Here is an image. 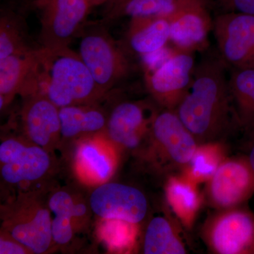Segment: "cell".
<instances>
[{
  "label": "cell",
  "instance_id": "5b68a950",
  "mask_svg": "<svg viewBox=\"0 0 254 254\" xmlns=\"http://www.w3.org/2000/svg\"><path fill=\"white\" fill-rule=\"evenodd\" d=\"M54 168L52 153L23 137H8L0 144L1 182L19 191L35 189ZM18 191V192H19Z\"/></svg>",
  "mask_w": 254,
  "mask_h": 254
},
{
  "label": "cell",
  "instance_id": "603a6c76",
  "mask_svg": "<svg viewBox=\"0 0 254 254\" xmlns=\"http://www.w3.org/2000/svg\"><path fill=\"white\" fill-rule=\"evenodd\" d=\"M142 247L145 254L187 253L178 230L167 215H157L148 222Z\"/></svg>",
  "mask_w": 254,
  "mask_h": 254
},
{
  "label": "cell",
  "instance_id": "2e32d148",
  "mask_svg": "<svg viewBox=\"0 0 254 254\" xmlns=\"http://www.w3.org/2000/svg\"><path fill=\"white\" fill-rule=\"evenodd\" d=\"M168 18L170 41L177 50L191 53L206 46L213 21L202 0H182Z\"/></svg>",
  "mask_w": 254,
  "mask_h": 254
},
{
  "label": "cell",
  "instance_id": "52a82bcc",
  "mask_svg": "<svg viewBox=\"0 0 254 254\" xmlns=\"http://www.w3.org/2000/svg\"><path fill=\"white\" fill-rule=\"evenodd\" d=\"M190 52L176 50L158 67L145 70V83L153 99L164 109H176L190 90L195 70Z\"/></svg>",
  "mask_w": 254,
  "mask_h": 254
},
{
  "label": "cell",
  "instance_id": "ffe728a7",
  "mask_svg": "<svg viewBox=\"0 0 254 254\" xmlns=\"http://www.w3.org/2000/svg\"><path fill=\"white\" fill-rule=\"evenodd\" d=\"M38 49L10 55L0 60V108L4 109L21 94L36 64Z\"/></svg>",
  "mask_w": 254,
  "mask_h": 254
},
{
  "label": "cell",
  "instance_id": "277c9868",
  "mask_svg": "<svg viewBox=\"0 0 254 254\" xmlns=\"http://www.w3.org/2000/svg\"><path fill=\"white\" fill-rule=\"evenodd\" d=\"M198 143L175 110L155 114L143 155L160 172L182 171L190 161Z\"/></svg>",
  "mask_w": 254,
  "mask_h": 254
},
{
  "label": "cell",
  "instance_id": "ba28073f",
  "mask_svg": "<svg viewBox=\"0 0 254 254\" xmlns=\"http://www.w3.org/2000/svg\"><path fill=\"white\" fill-rule=\"evenodd\" d=\"M213 30L222 63L254 68V14L226 11L214 19Z\"/></svg>",
  "mask_w": 254,
  "mask_h": 254
},
{
  "label": "cell",
  "instance_id": "4fadbf2b",
  "mask_svg": "<svg viewBox=\"0 0 254 254\" xmlns=\"http://www.w3.org/2000/svg\"><path fill=\"white\" fill-rule=\"evenodd\" d=\"M155 114L148 113V108L141 103L123 102L108 116L105 136L121 149L142 150L149 136Z\"/></svg>",
  "mask_w": 254,
  "mask_h": 254
},
{
  "label": "cell",
  "instance_id": "44dd1931",
  "mask_svg": "<svg viewBox=\"0 0 254 254\" xmlns=\"http://www.w3.org/2000/svg\"><path fill=\"white\" fill-rule=\"evenodd\" d=\"M169 206L183 226L191 229L203 202L198 185L186 177L172 175L165 187Z\"/></svg>",
  "mask_w": 254,
  "mask_h": 254
},
{
  "label": "cell",
  "instance_id": "d6986e66",
  "mask_svg": "<svg viewBox=\"0 0 254 254\" xmlns=\"http://www.w3.org/2000/svg\"><path fill=\"white\" fill-rule=\"evenodd\" d=\"M127 41L132 51L141 56L163 49L170 41V23L168 16L131 18L127 31Z\"/></svg>",
  "mask_w": 254,
  "mask_h": 254
},
{
  "label": "cell",
  "instance_id": "83f0119b",
  "mask_svg": "<svg viewBox=\"0 0 254 254\" xmlns=\"http://www.w3.org/2000/svg\"><path fill=\"white\" fill-rule=\"evenodd\" d=\"M226 11L254 14V0H219Z\"/></svg>",
  "mask_w": 254,
  "mask_h": 254
},
{
  "label": "cell",
  "instance_id": "d4e9b609",
  "mask_svg": "<svg viewBox=\"0 0 254 254\" xmlns=\"http://www.w3.org/2000/svg\"><path fill=\"white\" fill-rule=\"evenodd\" d=\"M182 0H113L105 21L124 16L131 18L168 16L173 14Z\"/></svg>",
  "mask_w": 254,
  "mask_h": 254
},
{
  "label": "cell",
  "instance_id": "9a60e30c",
  "mask_svg": "<svg viewBox=\"0 0 254 254\" xmlns=\"http://www.w3.org/2000/svg\"><path fill=\"white\" fill-rule=\"evenodd\" d=\"M25 98L21 111L23 137L53 153L61 144L60 108L43 95Z\"/></svg>",
  "mask_w": 254,
  "mask_h": 254
},
{
  "label": "cell",
  "instance_id": "4dcf8cb0",
  "mask_svg": "<svg viewBox=\"0 0 254 254\" xmlns=\"http://www.w3.org/2000/svg\"><path fill=\"white\" fill-rule=\"evenodd\" d=\"M23 1H25V2H26V1H31V2H34L35 1H36V0H23Z\"/></svg>",
  "mask_w": 254,
  "mask_h": 254
},
{
  "label": "cell",
  "instance_id": "3957f363",
  "mask_svg": "<svg viewBox=\"0 0 254 254\" xmlns=\"http://www.w3.org/2000/svg\"><path fill=\"white\" fill-rule=\"evenodd\" d=\"M1 230L31 254L49 253L55 246L48 197L43 189L19 191L1 205Z\"/></svg>",
  "mask_w": 254,
  "mask_h": 254
},
{
  "label": "cell",
  "instance_id": "9c48e42d",
  "mask_svg": "<svg viewBox=\"0 0 254 254\" xmlns=\"http://www.w3.org/2000/svg\"><path fill=\"white\" fill-rule=\"evenodd\" d=\"M41 11L43 48H66L92 7L91 0H36Z\"/></svg>",
  "mask_w": 254,
  "mask_h": 254
},
{
  "label": "cell",
  "instance_id": "6da1fadb",
  "mask_svg": "<svg viewBox=\"0 0 254 254\" xmlns=\"http://www.w3.org/2000/svg\"><path fill=\"white\" fill-rule=\"evenodd\" d=\"M198 144L220 141L237 124L224 63L206 60L195 66L190 90L175 110Z\"/></svg>",
  "mask_w": 254,
  "mask_h": 254
},
{
  "label": "cell",
  "instance_id": "cb8c5ba5",
  "mask_svg": "<svg viewBox=\"0 0 254 254\" xmlns=\"http://www.w3.org/2000/svg\"><path fill=\"white\" fill-rule=\"evenodd\" d=\"M226 158V148L221 141L201 143L180 174L198 185L208 182Z\"/></svg>",
  "mask_w": 254,
  "mask_h": 254
},
{
  "label": "cell",
  "instance_id": "f546056e",
  "mask_svg": "<svg viewBox=\"0 0 254 254\" xmlns=\"http://www.w3.org/2000/svg\"><path fill=\"white\" fill-rule=\"evenodd\" d=\"M108 1H109V0H91V2L92 6H93L103 4V3L106 2Z\"/></svg>",
  "mask_w": 254,
  "mask_h": 254
},
{
  "label": "cell",
  "instance_id": "ac0fdd59",
  "mask_svg": "<svg viewBox=\"0 0 254 254\" xmlns=\"http://www.w3.org/2000/svg\"><path fill=\"white\" fill-rule=\"evenodd\" d=\"M108 117L94 105H76L60 108L61 143L105 133Z\"/></svg>",
  "mask_w": 254,
  "mask_h": 254
},
{
  "label": "cell",
  "instance_id": "7c38bea8",
  "mask_svg": "<svg viewBox=\"0 0 254 254\" xmlns=\"http://www.w3.org/2000/svg\"><path fill=\"white\" fill-rule=\"evenodd\" d=\"M88 203L93 213L100 218L134 225L143 222L148 211V200L141 190L118 182H105L95 187Z\"/></svg>",
  "mask_w": 254,
  "mask_h": 254
},
{
  "label": "cell",
  "instance_id": "7402d4cb",
  "mask_svg": "<svg viewBox=\"0 0 254 254\" xmlns=\"http://www.w3.org/2000/svg\"><path fill=\"white\" fill-rule=\"evenodd\" d=\"M237 125L254 136V68H234L228 80Z\"/></svg>",
  "mask_w": 254,
  "mask_h": 254
},
{
  "label": "cell",
  "instance_id": "30bf717a",
  "mask_svg": "<svg viewBox=\"0 0 254 254\" xmlns=\"http://www.w3.org/2000/svg\"><path fill=\"white\" fill-rule=\"evenodd\" d=\"M254 193V170L247 157L226 158L208 182L206 196L218 210L241 206Z\"/></svg>",
  "mask_w": 254,
  "mask_h": 254
},
{
  "label": "cell",
  "instance_id": "484cf974",
  "mask_svg": "<svg viewBox=\"0 0 254 254\" xmlns=\"http://www.w3.org/2000/svg\"><path fill=\"white\" fill-rule=\"evenodd\" d=\"M33 49L28 46L20 18L11 13L1 14L0 19V60L10 55Z\"/></svg>",
  "mask_w": 254,
  "mask_h": 254
},
{
  "label": "cell",
  "instance_id": "4316f807",
  "mask_svg": "<svg viewBox=\"0 0 254 254\" xmlns=\"http://www.w3.org/2000/svg\"><path fill=\"white\" fill-rule=\"evenodd\" d=\"M31 254V252L24 245L15 240L12 237L10 236L6 232L1 230L0 254Z\"/></svg>",
  "mask_w": 254,
  "mask_h": 254
},
{
  "label": "cell",
  "instance_id": "e0dca14e",
  "mask_svg": "<svg viewBox=\"0 0 254 254\" xmlns=\"http://www.w3.org/2000/svg\"><path fill=\"white\" fill-rule=\"evenodd\" d=\"M105 133L83 138L76 142L75 167L79 176L93 184L105 183L113 175L116 167L114 147Z\"/></svg>",
  "mask_w": 254,
  "mask_h": 254
},
{
  "label": "cell",
  "instance_id": "f1b7e54d",
  "mask_svg": "<svg viewBox=\"0 0 254 254\" xmlns=\"http://www.w3.org/2000/svg\"><path fill=\"white\" fill-rule=\"evenodd\" d=\"M251 144L250 151H249V154L247 155V158H248L249 161L252 165V168L254 170V136L253 138H251Z\"/></svg>",
  "mask_w": 254,
  "mask_h": 254
},
{
  "label": "cell",
  "instance_id": "8fae6325",
  "mask_svg": "<svg viewBox=\"0 0 254 254\" xmlns=\"http://www.w3.org/2000/svg\"><path fill=\"white\" fill-rule=\"evenodd\" d=\"M78 55L103 93L111 89L128 71L126 58L105 31H95L83 36Z\"/></svg>",
  "mask_w": 254,
  "mask_h": 254
},
{
  "label": "cell",
  "instance_id": "8992f818",
  "mask_svg": "<svg viewBox=\"0 0 254 254\" xmlns=\"http://www.w3.org/2000/svg\"><path fill=\"white\" fill-rule=\"evenodd\" d=\"M241 206L218 210L205 222L202 237L216 254H254V214Z\"/></svg>",
  "mask_w": 254,
  "mask_h": 254
},
{
  "label": "cell",
  "instance_id": "7a4b0ae2",
  "mask_svg": "<svg viewBox=\"0 0 254 254\" xmlns=\"http://www.w3.org/2000/svg\"><path fill=\"white\" fill-rule=\"evenodd\" d=\"M44 95L58 108L93 104L105 95L78 53L66 48H38L36 64L21 95Z\"/></svg>",
  "mask_w": 254,
  "mask_h": 254
},
{
  "label": "cell",
  "instance_id": "5bb4252c",
  "mask_svg": "<svg viewBox=\"0 0 254 254\" xmlns=\"http://www.w3.org/2000/svg\"><path fill=\"white\" fill-rule=\"evenodd\" d=\"M48 204L54 215L52 220V235L55 246L66 248L76 239V235L86 230L92 212L88 200L67 189H57L50 192Z\"/></svg>",
  "mask_w": 254,
  "mask_h": 254
}]
</instances>
